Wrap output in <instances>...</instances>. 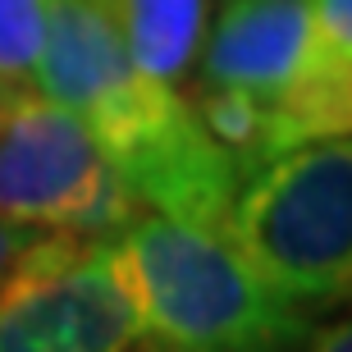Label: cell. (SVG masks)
Returning <instances> with one entry per match:
<instances>
[{
    "instance_id": "3957f363",
    "label": "cell",
    "mask_w": 352,
    "mask_h": 352,
    "mask_svg": "<svg viewBox=\"0 0 352 352\" xmlns=\"http://www.w3.org/2000/svg\"><path fill=\"white\" fill-rule=\"evenodd\" d=\"M142 339L165 352H298L316 316L274 293L220 229L142 210L115 238Z\"/></svg>"
},
{
    "instance_id": "9c48e42d",
    "label": "cell",
    "mask_w": 352,
    "mask_h": 352,
    "mask_svg": "<svg viewBox=\"0 0 352 352\" xmlns=\"http://www.w3.org/2000/svg\"><path fill=\"white\" fill-rule=\"evenodd\" d=\"M46 238H51V234H32V229H19V224L0 220V279L23 261V256H32Z\"/></svg>"
},
{
    "instance_id": "52a82bcc",
    "label": "cell",
    "mask_w": 352,
    "mask_h": 352,
    "mask_svg": "<svg viewBox=\"0 0 352 352\" xmlns=\"http://www.w3.org/2000/svg\"><path fill=\"white\" fill-rule=\"evenodd\" d=\"M129 60L165 87H188L210 23V0H101Z\"/></svg>"
},
{
    "instance_id": "7a4b0ae2",
    "label": "cell",
    "mask_w": 352,
    "mask_h": 352,
    "mask_svg": "<svg viewBox=\"0 0 352 352\" xmlns=\"http://www.w3.org/2000/svg\"><path fill=\"white\" fill-rule=\"evenodd\" d=\"M183 96L238 183L302 142L352 133V91L316 65L307 0H220Z\"/></svg>"
},
{
    "instance_id": "5b68a950",
    "label": "cell",
    "mask_w": 352,
    "mask_h": 352,
    "mask_svg": "<svg viewBox=\"0 0 352 352\" xmlns=\"http://www.w3.org/2000/svg\"><path fill=\"white\" fill-rule=\"evenodd\" d=\"M138 215V197L55 96L0 91V220L91 243L115 238Z\"/></svg>"
},
{
    "instance_id": "277c9868",
    "label": "cell",
    "mask_w": 352,
    "mask_h": 352,
    "mask_svg": "<svg viewBox=\"0 0 352 352\" xmlns=\"http://www.w3.org/2000/svg\"><path fill=\"white\" fill-rule=\"evenodd\" d=\"M220 234L307 316L343 311L352 293V142H302L243 179Z\"/></svg>"
},
{
    "instance_id": "30bf717a",
    "label": "cell",
    "mask_w": 352,
    "mask_h": 352,
    "mask_svg": "<svg viewBox=\"0 0 352 352\" xmlns=\"http://www.w3.org/2000/svg\"><path fill=\"white\" fill-rule=\"evenodd\" d=\"M298 352H352V329H348V316H325L316 320V329L298 343Z\"/></svg>"
},
{
    "instance_id": "ba28073f",
    "label": "cell",
    "mask_w": 352,
    "mask_h": 352,
    "mask_svg": "<svg viewBox=\"0 0 352 352\" xmlns=\"http://www.w3.org/2000/svg\"><path fill=\"white\" fill-rule=\"evenodd\" d=\"M51 0H0V91L37 87Z\"/></svg>"
},
{
    "instance_id": "8992f818",
    "label": "cell",
    "mask_w": 352,
    "mask_h": 352,
    "mask_svg": "<svg viewBox=\"0 0 352 352\" xmlns=\"http://www.w3.org/2000/svg\"><path fill=\"white\" fill-rule=\"evenodd\" d=\"M138 339L110 238H46L0 279V352H124Z\"/></svg>"
},
{
    "instance_id": "8fae6325",
    "label": "cell",
    "mask_w": 352,
    "mask_h": 352,
    "mask_svg": "<svg viewBox=\"0 0 352 352\" xmlns=\"http://www.w3.org/2000/svg\"><path fill=\"white\" fill-rule=\"evenodd\" d=\"M124 352H165V348H160V343H151V339H138L133 348H124Z\"/></svg>"
},
{
    "instance_id": "6da1fadb",
    "label": "cell",
    "mask_w": 352,
    "mask_h": 352,
    "mask_svg": "<svg viewBox=\"0 0 352 352\" xmlns=\"http://www.w3.org/2000/svg\"><path fill=\"white\" fill-rule=\"evenodd\" d=\"M37 87L78 119L151 215L224 229L238 174L179 87L129 60L101 0H51Z\"/></svg>"
}]
</instances>
